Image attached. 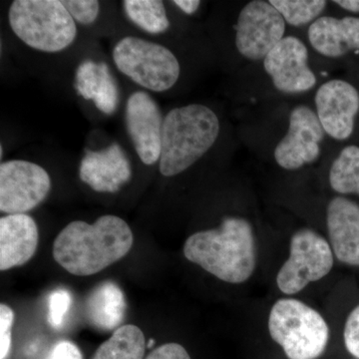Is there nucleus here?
<instances>
[{
  "label": "nucleus",
  "mask_w": 359,
  "mask_h": 359,
  "mask_svg": "<svg viewBox=\"0 0 359 359\" xmlns=\"http://www.w3.org/2000/svg\"><path fill=\"white\" fill-rule=\"evenodd\" d=\"M131 228L113 215L100 217L95 223L74 221L54 241V259L68 273L88 276L116 263L133 245Z\"/></svg>",
  "instance_id": "f257e3e1"
},
{
  "label": "nucleus",
  "mask_w": 359,
  "mask_h": 359,
  "mask_svg": "<svg viewBox=\"0 0 359 359\" xmlns=\"http://www.w3.org/2000/svg\"><path fill=\"white\" fill-rule=\"evenodd\" d=\"M184 255L223 282H247L257 263L252 224L243 217H226L218 228L197 231L187 238Z\"/></svg>",
  "instance_id": "f03ea898"
},
{
  "label": "nucleus",
  "mask_w": 359,
  "mask_h": 359,
  "mask_svg": "<svg viewBox=\"0 0 359 359\" xmlns=\"http://www.w3.org/2000/svg\"><path fill=\"white\" fill-rule=\"evenodd\" d=\"M219 116L209 106L189 104L165 116L159 161L163 176L174 177L195 165L218 141Z\"/></svg>",
  "instance_id": "7ed1b4c3"
},
{
  "label": "nucleus",
  "mask_w": 359,
  "mask_h": 359,
  "mask_svg": "<svg viewBox=\"0 0 359 359\" xmlns=\"http://www.w3.org/2000/svg\"><path fill=\"white\" fill-rule=\"evenodd\" d=\"M8 20L14 34L36 50L56 53L76 39V23L58 0H14Z\"/></svg>",
  "instance_id": "20e7f679"
},
{
  "label": "nucleus",
  "mask_w": 359,
  "mask_h": 359,
  "mask_svg": "<svg viewBox=\"0 0 359 359\" xmlns=\"http://www.w3.org/2000/svg\"><path fill=\"white\" fill-rule=\"evenodd\" d=\"M271 339L289 359H316L325 353L330 328L320 313L299 299H282L269 316Z\"/></svg>",
  "instance_id": "39448f33"
},
{
  "label": "nucleus",
  "mask_w": 359,
  "mask_h": 359,
  "mask_svg": "<svg viewBox=\"0 0 359 359\" xmlns=\"http://www.w3.org/2000/svg\"><path fill=\"white\" fill-rule=\"evenodd\" d=\"M113 60L120 72L151 91H168L181 75V65L173 52L138 37L120 40L113 49Z\"/></svg>",
  "instance_id": "423d86ee"
},
{
  "label": "nucleus",
  "mask_w": 359,
  "mask_h": 359,
  "mask_svg": "<svg viewBox=\"0 0 359 359\" xmlns=\"http://www.w3.org/2000/svg\"><path fill=\"white\" fill-rule=\"evenodd\" d=\"M313 108L328 140L339 146L359 142V89L349 75L318 84Z\"/></svg>",
  "instance_id": "0eeeda50"
},
{
  "label": "nucleus",
  "mask_w": 359,
  "mask_h": 359,
  "mask_svg": "<svg viewBox=\"0 0 359 359\" xmlns=\"http://www.w3.org/2000/svg\"><path fill=\"white\" fill-rule=\"evenodd\" d=\"M327 140L313 106L297 104L289 111L285 131L273 145L271 157L280 169L299 171L323 157Z\"/></svg>",
  "instance_id": "6e6552de"
},
{
  "label": "nucleus",
  "mask_w": 359,
  "mask_h": 359,
  "mask_svg": "<svg viewBox=\"0 0 359 359\" xmlns=\"http://www.w3.org/2000/svg\"><path fill=\"white\" fill-rule=\"evenodd\" d=\"M334 263L330 243L316 231L302 229L290 238V257L276 276V285L283 294H297L327 276Z\"/></svg>",
  "instance_id": "1a4fd4ad"
},
{
  "label": "nucleus",
  "mask_w": 359,
  "mask_h": 359,
  "mask_svg": "<svg viewBox=\"0 0 359 359\" xmlns=\"http://www.w3.org/2000/svg\"><path fill=\"white\" fill-rule=\"evenodd\" d=\"M287 23L269 0L245 2L233 23V45L238 55L259 63L287 36Z\"/></svg>",
  "instance_id": "9d476101"
},
{
  "label": "nucleus",
  "mask_w": 359,
  "mask_h": 359,
  "mask_svg": "<svg viewBox=\"0 0 359 359\" xmlns=\"http://www.w3.org/2000/svg\"><path fill=\"white\" fill-rule=\"evenodd\" d=\"M311 48L301 37L287 34L261 61L273 89L285 96H299L316 90L318 78L311 60Z\"/></svg>",
  "instance_id": "9b49d317"
},
{
  "label": "nucleus",
  "mask_w": 359,
  "mask_h": 359,
  "mask_svg": "<svg viewBox=\"0 0 359 359\" xmlns=\"http://www.w3.org/2000/svg\"><path fill=\"white\" fill-rule=\"evenodd\" d=\"M51 189L46 170L35 163L11 160L0 165V211L25 214L43 202Z\"/></svg>",
  "instance_id": "f8f14e48"
},
{
  "label": "nucleus",
  "mask_w": 359,
  "mask_h": 359,
  "mask_svg": "<svg viewBox=\"0 0 359 359\" xmlns=\"http://www.w3.org/2000/svg\"><path fill=\"white\" fill-rule=\"evenodd\" d=\"M306 40L316 55L348 70L359 67V16L325 14L306 29Z\"/></svg>",
  "instance_id": "ddd939ff"
},
{
  "label": "nucleus",
  "mask_w": 359,
  "mask_h": 359,
  "mask_svg": "<svg viewBox=\"0 0 359 359\" xmlns=\"http://www.w3.org/2000/svg\"><path fill=\"white\" fill-rule=\"evenodd\" d=\"M125 121L142 162L145 165L159 162L164 118L154 99L144 91L132 94L127 101Z\"/></svg>",
  "instance_id": "4468645a"
},
{
  "label": "nucleus",
  "mask_w": 359,
  "mask_h": 359,
  "mask_svg": "<svg viewBox=\"0 0 359 359\" xmlns=\"http://www.w3.org/2000/svg\"><path fill=\"white\" fill-rule=\"evenodd\" d=\"M330 245L341 263L359 266V203L337 196L327 207Z\"/></svg>",
  "instance_id": "2eb2a0df"
},
{
  "label": "nucleus",
  "mask_w": 359,
  "mask_h": 359,
  "mask_svg": "<svg viewBox=\"0 0 359 359\" xmlns=\"http://www.w3.org/2000/svg\"><path fill=\"white\" fill-rule=\"evenodd\" d=\"M80 179L96 192L116 193L131 178L129 160L118 144L87 151L80 165Z\"/></svg>",
  "instance_id": "dca6fc26"
},
{
  "label": "nucleus",
  "mask_w": 359,
  "mask_h": 359,
  "mask_svg": "<svg viewBox=\"0 0 359 359\" xmlns=\"http://www.w3.org/2000/svg\"><path fill=\"white\" fill-rule=\"evenodd\" d=\"M39 245V228L26 214L7 215L0 219V269L22 266L30 261Z\"/></svg>",
  "instance_id": "f3484780"
},
{
  "label": "nucleus",
  "mask_w": 359,
  "mask_h": 359,
  "mask_svg": "<svg viewBox=\"0 0 359 359\" xmlns=\"http://www.w3.org/2000/svg\"><path fill=\"white\" fill-rule=\"evenodd\" d=\"M126 302L122 290L116 283L106 282L93 290L87 301V313L94 327L103 330H114L124 318Z\"/></svg>",
  "instance_id": "a211bd4d"
},
{
  "label": "nucleus",
  "mask_w": 359,
  "mask_h": 359,
  "mask_svg": "<svg viewBox=\"0 0 359 359\" xmlns=\"http://www.w3.org/2000/svg\"><path fill=\"white\" fill-rule=\"evenodd\" d=\"M327 179L337 196L359 197V142L344 144L330 156Z\"/></svg>",
  "instance_id": "6ab92c4d"
},
{
  "label": "nucleus",
  "mask_w": 359,
  "mask_h": 359,
  "mask_svg": "<svg viewBox=\"0 0 359 359\" xmlns=\"http://www.w3.org/2000/svg\"><path fill=\"white\" fill-rule=\"evenodd\" d=\"M145 349L146 339L140 328L122 325L99 346L92 359H143Z\"/></svg>",
  "instance_id": "aec40b11"
},
{
  "label": "nucleus",
  "mask_w": 359,
  "mask_h": 359,
  "mask_svg": "<svg viewBox=\"0 0 359 359\" xmlns=\"http://www.w3.org/2000/svg\"><path fill=\"white\" fill-rule=\"evenodd\" d=\"M123 8L129 20L144 32L160 34L169 29L166 7L160 0H125Z\"/></svg>",
  "instance_id": "412c9836"
},
{
  "label": "nucleus",
  "mask_w": 359,
  "mask_h": 359,
  "mask_svg": "<svg viewBox=\"0 0 359 359\" xmlns=\"http://www.w3.org/2000/svg\"><path fill=\"white\" fill-rule=\"evenodd\" d=\"M287 23L294 28L306 29L321 16L330 6L325 0H269Z\"/></svg>",
  "instance_id": "4be33fe9"
},
{
  "label": "nucleus",
  "mask_w": 359,
  "mask_h": 359,
  "mask_svg": "<svg viewBox=\"0 0 359 359\" xmlns=\"http://www.w3.org/2000/svg\"><path fill=\"white\" fill-rule=\"evenodd\" d=\"M100 67V83L94 96V103L101 112L112 115L119 103V92L114 77L105 62L99 63Z\"/></svg>",
  "instance_id": "5701e85b"
},
{
  "label": "nucleus",
  "mask_w": 359,
  "mask_h": 359,
  "mask_svg": "<svg viewBox=\"0 0 359 359\" xmlns=\"http://www.w3.org/2000/svg\"><path fill=\"white\" fill-rule=\"evenodd\" d=\"M100 83V67L99 63L85 60L76 70L75 88L78 94L86 100H93Z\"/></svg>",
  "instance_id": "b1692460"
},
{
  "label": "nucleus",
  "mask_w": 359,
  "mask_h": 359,
  "mask_svg": "<svg viewBox=\"0 0 359 359\" xmlns=\"http://www.w3.org/2000/svg\"><path fill=\"white\" fill-rule=\"evenodd\" d=\"M62 4L71 18L81 25H92L100 13V4L96 0H65Z\"/></svg>",
  "instance_id": "393cba45"
},
{
  "label": "nucleus",
  "mask_w": 359,
  "mask_h": 359,
  "mask_svg": "<svg viewBox=\"0 0 359 359\" xmlns=\"http://www.w3.org/2000/svg\"><path fill=\"white\" fill-rule=\"evenodd\" d=\"M71 304V295L65 290H54L48 299V321L52 327L60 328Z\"/></svg>",
  "instance_id": "a878e982"
},
{
  "label": "nucleus",
  "mask_w": 359,
  "mask_h": 359,
  "mask_svg": "<svg viewBox=\"0 0 359 359\" xmlns=\"http://www.w3.org/2000/svg\"><path fill=\"white\" fill-rule=\"evenodd\" d=\"M13 321V309L6 304H0V359H6L11 351Z\"/></svg>",
  "instance_id": "bb28decb"
},
{
  "label": "nucleus",
  "mask_w": 359,
  "mask_h": 359,
  "mask_svg": "<svg viewBox=\"0 0 359 359\" xmlns=\"http://www.w3.org/2000/svg\"><path fill=\"white\" fill-rule=\"evenodd\" d=\"M344 339L347 351L359 359V306L347 316Z\"/></svg>",
  "instance_id": "cd10ccee"
},
{
  "label": "nucleus",
  "mask_w": 359,
  "mask_h": 359,
  "mask_svg": "<svg viewBox=\"0 0 359 359\" xmlns=\"http://www.w3.org/2000/svg\"><path fill=\"white\" fill-rule=\"evenodd\" d=\"M146 359H191L183 346L170 342L154 349Z\"/></svg>",
  "instance_id": "c85d7f7f"
},
{
  "label": "nucleus",
  "mask_w": 359,
  "mask_h": 359,
  "mask_svg": "<svg viewBox=\"0 0 359 359\" xmlns=\"http://www.w3.org/2000/svg\"><path fill=\"white\" fill-rule=\"evenodd\" d=\"M48 359H83L81 351L70 341L58 342L52 349Z\"/></svg>",
  "instance_id": "c756f323"
},
{
  "label": "nucleus",
  "mask_w": 359,
  "mask_h": 359,
  "mask_svg": "<svg viewBox=\"0 0 359 359\" xmlns=\"http://www.w3.org/2000/svg\"><path fill=\"white\" fill-rule=\"evenodd\" d=\"M342 11V14L351 16H359V0H334L330 1Z\"/></svg>",
  "instance_id": "7c9ffc66"
},
{
  "label": "nucleus",
  "mask_w": 359,
  "mask_h": 359,
  "mask_svg": "<svg viewBox=\"0 0 359 359\" xmlns=\"http://www.w3.org/2000/svg\"><path fill=\"white\" fill-rule=\"evenodd\" d=\"M173 4L188 15L197 13L202 2L199 0H175Z\"/></svg>",
  "instance_id": "2f4dec72"
},
{
  "label": "nucleus",
  "mask_w": 359,
  "mask_h": 359,
  "mask_svg": "<svg viewBox=\"0 0 359 359\" xmlns=\"http://www.w3.org/2000/svg\"><path fill=\"white\" fill-rule=\"evenodd\" d=\"M348 75L353 78L354 81H355V83L358 85L359 89V67L353 68V69L349 70Z\"/></svg>",
  "instance_id": "473e14b6"
},
{
  "label": "nucleus",
  "mask_w": 359,
  "mask_h": 359,
  "mask_svg": "<svg viewBox=\"0 0 359 359\" xmlns=\"http://www.w3.org/2000/svg\"><path fill=\"white\" fill-rule=\"evenodd\" d=\"M155 340L153 339H150L148 340L147 347L148 348H151L153 346H154Z\"/></svg>",
  "instance_id": "72a5a7b5"
}]
</instances>
